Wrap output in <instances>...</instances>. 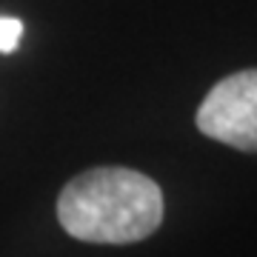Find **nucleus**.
<instances>
[{
  "mask_svg": "<svg viewBox=\"0 0 257 257\" xmlns=\"http://www.w3.org/2000/svg\"><path fill=\"white\" fill-rule=\"evenodd\" d=\"M163 192L143 172L97 166L72 177L57 197V223L69 237L94 246H128L163 223Z\"/></svg>",
  "mask_w": 257,
  "mask_h": 257,
  "instance_id": "1",
  "label": "nucleus"
},
{
  "mask_svg": "<svg viewBox=\"0 0 257 257\" xmlns=\"http://www.w3.org/2000/svg\"><path fill=\"white\" fill-rule=\"evenodd\" d=\"M194 123L217 143L237 152H257V69H243L214 83Z\"/></svg>",
  "mask_w": 257,
  "mask_h": 257,
  "instance_id": "2",
  "label": "nucleus"
},
{
  "mask_svg": "<svg viewBox=\"0 0 257 257\" xmlns=\"http://www.w3.org/2000/svg\"><path fill=\"white\" fill-rule=\"evenodd\" d=\"M20 37H23V23L18 18H0V55L18 52Z\"/></svg>",
  "mask_w": 257,
  "mask_h": 257,
  "instance_id": "3",
  "label": "nucleus"
}]
</instances>
